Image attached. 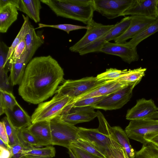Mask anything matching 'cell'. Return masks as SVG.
Wrapping results in <instances>:
<instances>
[{
	"instance_id": "obj_44",
	"label": "cell",
	"mask_w": 158,
	"mask_h": 158,
	"mask_svg": "<svg viewBox=\"0 0 158 158\" xmlns=\"http://www.w3.org/2000/svg\"><path fill=\"white\" fill-rule=\"evenodd\" d=\"M0 147L5 149H9V146L5 143L1 139H0Z\"/></svg>"
},
{
	"instance_id": "obj_38",
	"label": "cell",
	"mask_w": 158,
	"mask_h": 158,
	"mask_svg": "<svg viewBox=\"0 0 158 158\" xmlns=\"http://www.w3.org/2000/svg\"><path fill=\"white\" fill-rule=\"evenodd\" d=\"M25 49L26 42L24 38L16 47L12 57L10 59L14 61L18 60L25 52Z\"/></svg>"
},
{
	"instance_id": "obj_50",
	"label": "cell",
	"mask_w": 158,
	"mask_h": 158,
	"mask_svg": "<svg viewBox=\"0 0 158 158\" xmlns=\"http://www.w3.org/2000/svg\"><path fill=\"white\" fill-rule=\"evenodd\" d=\"M157 110L158 111V107L157 108Z\"/></svg>"
},
{
	"instance_id": "obj_6",
	"label": "cell",
	"mask_w": 158,
	"mask_h": 158,
	"mask_svg": "<svg viewBox=\"0 0 158 158\" xmlns=\"http://www.w3.org/2000/svg\"><path fill=\"white\" fill-rule=\"evenodd\" d=\"M108 80L99 81L96 77H93L77 80H68L59 86L56 93L67 96L73 99L74 101L77 98L104 84Z\"/></svg>"
},
{
	"instance_id": "obj_21",
	"label": "cell",
	"mask_w": 158,
	"mask_h": 158,
	"mask_svg": "<svg viewBox=\"0 0 158 158\" xmlns=\"http://www.w3.org/2000/svg\"><path fill=\"white\" fill-rule=\"evenodd\" d=\"M35 30L32 26L25 38L27 54L26 62L27 64L32 59L38 48L44 43L43 38L37 34Z\"/></svg>"
},
{
	"instance_id": "obj_20",
	"label": "cell",
	"mask_w": 158,
	"mask_h": 158,
	"mask_svg": "<svg viewBox=\"0 0 158 158\" xmlns=\"http://www.w3.org/2000/svg\"><path fill=\"white\" fill-rule=\"evenodd\" d=\"M25 51L20 58L14 61L10 59L8 61L10 67L9 79L12 86L19 85L22 80L27 64Z\"/></svg>"
},
{
	"instance_id": "obj_4",
	"label": "cell",
	"mask_w": 158,
	"mask_h": 158,
	"mask_svg": "<svg viewBox=\"0 0 158 158\" xmlns=\"http://www.w3.org/2000/svg\"><path fill=\"white\" fill-rule=\"evenodd\" d=\"M125 131L129 138L145 145L158 135V120L143 118L131 120Z\"/></svg>"
},
{
	"instance_id": "obj_27",
	"label": "cell",
	"mask_w": 158,
	"mask_h": 158,
	"mask_svg": "<svg viewBox=\"0 0 158 158\" xmlns=\"http://www.w3.org/2000/svg\"><path fill=\"white\" fill-rule=\"evenodd\" d=\"M17 130L19 140L25 147L31 148L42 146L41 143L29 131L27 128Z\"/></svg>"
},
{
	"instance_id": "obj_35",
	"label": "cell",
	"mask_w": 158,
	"mask_h": 158,
	"mask_svg": "<svg viewBox=\"0 0 158 158\" xmlns=\"http://www.w3.org/2000/svg\"><path fill=\"white\" fill-rule=\"evenodd\" d=\"M44 27H51L65 31L68 34H69L70 31H72L83 29H86L87 30L88 28L87 26H84L69 24L48 25L40 23L38 24V27L35 28V29Z\"/></svg>"
},
{
	"instance_id": "obj_47",
	"label": "cell",
	"mask_w": 158,
	"mask_h": 158,
	"mask_svg": "<svg viewBox=\"0 0 158 158\" xmlns=\"http://www.w3.org/2000/svg\"><path fill=\"white\" fill-rule=\"evenodd\" d=\"M156 11L157 16L158 17V0L156 5Z\"/></svg>"
},
{
	"instance_id": "obj_12",
	"label": "cell",
	"mask_w": 158,
	"mask_h": 158,
	"mask_svg": "<svg viewBox=\"0 0 158 158\" xmlns=\"http://www.w3.org/2000/svg\"><path fill=\"white\" fill-rule=\"evenodd\" d=\"M157 108L152 99L146 100L143 98L138 99L135 105L128 110L126 119L131 121L143 118L157 119Z\"/></svg>"
},
{
	"instance_id": "obj_14",
	"label": "cell",
	"mask_w": 158,
	"mask_h": 158,
	"mask_svg": "<svg viewBox=\"0 0 158 158\" xmlns=\"http://www.w3.org/2000/svg\"><path fill=\"white\" fill-rule=\"evenodd\" d=\"M130 25L126 31L120 36L114 40L116 43H124L132 38L146 27L153 22L157 18L137 15L131 16Z\"/></svg>"
},
{
	"instance_id": "obj_8",
	"label": "cell",
	"mask_w": 158,
	"mask_h": 158,
	"mask_svg": "<svg viewBox=\"0 0 158 158\" xmlns=\"http://www.w3.org/2000/svg\"><path fill=\"white\" fill-rule=\"evenodd\" d=\"M131 19V16L126 17L123 19L119 22L114 24L105 35L80 51L78 52L80 55H83L89 53L99 52L106 43L114 40L126 31L130 25Z\"/></svg>"
},
{
	"instance_id": "obj_5",
	"label": "cell",
	"mask_w": 158,
	"mask_h": 158,
	"mask_svg": "<svg viewBox=\"0 0 158 158\" xmlns=\"http://www.w3.org/2000/svg\"><path fill=\"white\" fill-rule=\"evenodd\" d=\"M51 145H58L70 148L71 144L80 139L78 127L63 121L60 116L50 121Z\"/></svg>"
},
{
	"instance_id": "obj_1",
	"label": "cell",
	"mask_w": 158,
	"mask_h": 158,
	"mask_svg": "<svg viewBox=\"0 0 158 158\" xmlns=\"http://www.w3.org/2000/svg\"><path fill=\"white\" fill-rule=\"evenodd\" d=\"M64 75L63 69L51 56L34 57L26 66L19 94L27 102L39 104L56 93Z\"/></svg>"
},
{
	"instance_id": "obj_24",
	"label": "cell",
	"mask_w": 158,
	"mask_h": 158,
	"mask_svg": "<svg viewBox=\"0 0 158 158\" xmlns=\"http://www.w3.org/2000/svg\"><path fill=\"white\" fill-rule=\"evenodd\" d=\"M113 133L118 143L123 148L128 158H133L135 151L131 145L129 138L121 127H112Z\"/></svg>"
},
{
	"instance_id": "obj_16",
	"label": "cell",
	"mask_w": 158,
	"mask_h": 158,
	"mask_svg": "<svg viewBox=\"0 0 158 158\" xmlns=\"http://www.w3.org/2000/svg\"><path fill=\"white\" fill-rule=\"evenodd\" d=\"M158 0H134L131 6L122 16L137 15L157 18L156 8Z\"/></svg>"
},
{
	"instance_id": "obj_22",
	"label": "cell",
	"mask_w": 158,
	"mask_h": 158,
	"mask_svg": "<svg viewBox=\"0 0 158 158\" xmlns=\"http://www.w3.org/2000/svg\"><path fill=\"white\" fill-rule=\"evenodd\" d=\"M18 10L15 6L9 5L0 8V32L5 33L17 19Z\"/></svg>"
},
{
	"instance_id": "obj_32",
	"label": "cell",
	"mask_w": 158,
	"mask_h": 158,
	"mask_svg": "<svg viewBox=\"0 0 158 158\" xmlns=\"http://www.w3.org/2000/svg\"><path fill=\"white\" fill-rule=\"evenodd\" d=\"M80 148L94 155L102 158H105L104 155L92 144L81 139L73 142L71 144L70 148Z\"/></svg>"
},
{
	"instance_id": "obj_39",
	"label": "cell",
	"mask_w": 158,
	"mask_h": 158,
	"mask_svg": "<svg viewBox=\"0 0 158 158\" xmlns=\"http://www.w3.org/2000/svg\"><path fill=\"white\" fill-rule=\"evenodd\" d=\"M77 158H102L77 148H70Z\"/></svg>"
},
{
	"instance_id": "obj_40",
	"label": "cell",
	"mask_w": 158,
	"mask_h": 158,
	"mask_svg": "<svg viewBox=\"0 0 158 158\" xmlns=\"http://www.w3.org/2000/svg\"><path fill=\"white\" fill-rule=\"evenodd\" d=\"M0 139L9 146V139L6 127L4 123L2 120L0 122Z\"/></svg>"
},
{
	"instance_id": "obj_26",
	"label": "cell",
	"mask_w": 158,
	"mask_h": 158,
	"mask_svg": "<svg viewBox=\"0 0 158 158\" xmlns=\"http://www.w3.org/2000/svg\"><path fill=\"white\" fill-rule=\"evenodd\" d=\"M157 31L158 17L153 22L126 43L130 46L136 48L137 46L142 41Z\"/></svg>"
},
{
	"instance_id": "obj_23",
	"label": "cell",
	"mask_w": 158,
	"mask_h": 158,
	"mask_svg": "<svg viewBox=\"0 0 158 158\" xmlns=\"http://www.w3.org/2000/svg\"><path fill=\"white\" fill-rule=\"evenodd\" d=\"M41 2L39 0H20L18 10L37 23L40 20V11L42 8Z\"/></svg>"
},
{
	"instance_id": "obj_43",
	"label": "cell",
	"mask_w": 158,
	"mask_h": 158,
	"mask_svg": "<svg viewBox=\"0 0 158 158\" xmlns=\"http://www.w3.org/2000/svg\"><path fill=\"white\" fill-rule=\"evenodd\" d=\"M149 142L152 143L158 147V135L150 140Z\"/></svg>"
},
{
	"instance_id": "obj_25",
	"label": "cell",
	"mask_w": 158,
	"mask_h": 158,
	"mask_svg": "<svg viewBox=\"0 0 158 158\" xmlns=\"http://www.w3.org/2000/svg\"><path fill=\"white\" fill-rule=\"evenodd\" d=\"M22 16L24 20L23 23L11 45L9 47L5 66L12 57L16 47L22 40L25 38L28 33L30 27L32 26L29 21V18L28 16L27 15L25 16L23 15Z\"/></svg>"
},
{
	"instance_id": "obj_34",
	"label": "cell",
	"mask_w": 158,
	"mask_h": 158,
	"mask_svg": "<svg viewBox=\"0 0 158 158\" xmlns=\"http://www.w3.org/2000/svg\"><path fill=\"white\" fill-rule=\"evenodd\" d=\"M2 121L4 123L6 127L9 139V146L17 143H22L18 137L17 129L11 125L7 118L6 116L4 117Z\"/></svg>"
},
{
	"instance_id": "obj_11",
	"label": "cell",
	"mask_w": 158,
	"mask_h": 158,
	"mask_svg": "<svg viewBox=\"0 0 158 158\" xmlns=\"http://www.w3.org/2000/svg\"><path fill=\"white\" fill-rule=\"evenodd\" d=\"M90 106L74 107L71 104L68 106L60 115L61 120L75 126L77 124L88 122L97 117V113Z\"/></svg>"
},
{
	"instance_id": "obj_3",
	"label": "cell",
	"mask_w": 158,
	"mask_h": 158,
	"mask_svg": "<svg viewBox=\"0 0 158 158\" xmlns=\"http://www.w3.org/2000/svg\"><path fill=\"white\" fill-rule=\"evenodd\" d=\"M73 100L66 95L56 93L50 101L39 104L31 116L32 123L50 121L61 115Z\"/></svg>"
},
{
	"instance_id": "obj_19",
	"label": "cell",
	"mask_w": 158,
	"mask_h": 158,
	"mask_svg": "<svg viewBox=\"0 0 158 158\" xmlns=\"http://www.w3.org/2000/svg\"><path fill=\"white\" fill-rule=\"evenodd\" d=\"M27 128L41 143L42 146L51 145L50 121H43L32 123Z\"/></svg>"
},
{
	"instance_id": "obj_45",
	"label": "cell",
	"mask_w": 158,
	"mask_h": 158,
	"mask_svg": "<svg viewBox=\"0 0 158 158\" xmlns=\"http://www.w3.org/2000/svg\"><path fill=\"white\" fill-rule=\"evenodd\" d=\"M69 153L70 158H77L70 148L68 149Z\"/></svg>"
},
{
	"instance_id": "obj_41",
	"label": "cell",
	"mask_w": 158,
	"mask_h": 158,
	"mask_svg": "<svg viewBox=\"0 0 158 158\" xmlns=\"http://www.w3.org/2000/svg\"><path fill=\"white\" fill-rule=\"evenodd\" d=\"M20 0H0V8L10 5L19 8Z\"/></svg>"
},
{
	"instance_id": "obj_13",
	"label": "cell",
	"mask_w": 158,
	"mask_h": 158,
	"mask_svg": "<svg viewBox=\"0 0 158 158\" xmlns=\"http://www.w3.org/2000/svg\"><path fill=\"white\" fill-rule=\"evenodd\" d=\"M99 52L118 56L124 61L129 64L138 60L139 58L136 48L129 46L126 42L124 43L107 42Z\"/></svg>"
},
{
	"instance_id": "obj_29",
	"label": "cell",
	"mask_w": 158,
	"mask_h": 158,
	"mask_svg": "<svg viewBox=\"0 0 158 158\" xmlns=\"http://www.w3.org/2000/svg\"><path fill=\"white\" fill-rule=\"evenodd\" d=\"M56 150L52 146H47L43 148H31L25 151L26 155H30L44 158H52L56 155Z\"/></svg>"
},
{
	"instance_id": "obj_48",
	"label": "cell",
	"mask_w": 158,
	"mask_h": 158,
	"mask_svg": "<svg viewBox=\"0 0 158 158\" xmlns=\"http://www.w3.org/2000/svg\"><path fill=\"white\" fill-rule=\"evenodd\" d=\"M126 158H128L127 155L126 156Z\"/></svg>"
},
{
	"instance_id": "obj_18",
	"label": "cell",
	"mask_w": 158,
	"mask_h": 158,
	"mask_svg": "<svg viewBox=\"0 0 158 158\" xmlns=\"http://www.w3.org/2000/svg\"><path fill=\"white\" fill-rule=\"evenodd\" d=\"M132 84H133L115 80H108L104 84L77 98L73 102L89 98L107 96L125 85Z\"/></svg>"
},
{
	"instance_id": "obj_37",
	"label": "cell",
	"mask_w": 158,
	"mask_h": 158,
	"mask_svg": "<svg viewBox=\"0 0 158 158\" xmlns=\"http://www.w3.org/2000/svg\"><path fill=\"white\" fill-rule=\"evenodd\" d=\"M30 148H27L21 143H17L9 146V149L11 152L12 158H25V151Z\"/></svg>"
},
{
	"instance_id": "obj_15",
	"label": "cell",
	"mask_w": 158,
	"mask_h": 158,
	"mask_svg": "<svg viewBox=\"0 0 158 158\" xmlns=\"http://www.w3.org/2000/svg\"><path fill=\"white\" fill-rule=\"evenodd\" d=\"M78 127V135L80 138L92 144L103 154L110 145L109 137L100 132L98 128Z\"/></svg>"
},
{
	"instance_id": "obj_17",
	"label": "cell",
	"mask_w": 158,
	"mask_h": 158,
	"mask_svg": "<svg viewBox=\"0 0 158 158\" xmlns=\"http://www.w3.org/2000/svg\"><path fill=\"white\" fill-rule=\"evenodd\" d=\"M4 113L11 125L17 129L27 128L32 124L31 117L18 103L12 110L5 109Z\"/></svg>"
},
{
	"instance_id": "obj_42",
	"label": "cell",
	"mask_w": 158,
	"mask_h": 158,
	"mask_svg": "<svg viewBox=\"0 0 158 158\" xmlns=\"http://www.w3.org/2000/svg\"><path fill=\"white\" fill-rule=\"evenodd\" d=\"M0 158H12V155L9 149L0 147Z\"/></svg>"
},
{
	"instance_id": "obj_28",
	"label": "cell",
	"mask_w": 158,
	"mask_h": 158,
	"mask_svg": "<svg viewBox=\"0 0 158 158\" xmlns=\"http://www.w3.org/2000/svg\"><path fill=\"white\" fill-rule=\"evenodd\" d=\"M18 103L12 92L0 89V115L4 114L5 109L12 110Z\"/></svg>"
},
{
	"instance_id": "obj_36",
	"label": "cell",
	"mask_w": 158,
	"mask_h": 158,
	"mask_svg": "<svg viewBox=\"0 0 158 158\" xmlns=\"http://www.w3.org/2000/svg\"><path fill=\"white\" fill-rule=\"evenodd\" d=\"M106 96L89 98L73 102L71 104L74 107H84L94 106Z\"/></svg>"
},
{
	"instance_id": "obj_7",
	"label": "cell",
	"mask_w": 158,
	"mask_h": 158,
	"mask_svg": "<svg viewBox=\"0 0 158 158\" xmlns=\"http://www.w3.org/2000/svg\"><path fill=\"white\" fill-rule=\"evenodd\" d=\"M138 84L134 83L124 86L118 90L110 94L94 105L90 106L96 109L104 110L120 109L130 100L134 87Z\"/></svg>"
},
{
	"instance_id": "obj_9",
	"label": "cell",
	"mask_w": 158,
	"mask_h": 158,
	"mask_svg": "<svg viewBox=\"0 0 158 158\" xmlns=\"http://www.w3.org/2000/svg\"><path fill=\"white\" fill-rule=\"evenodd\" d=\"M134 0H93L96 11L109 19L122 16Z\"/></svg>"
},
{
	"instance_id": "obj_31",
	"label": "cell",
	"mask_w": 158,
	"mask_h": 158,
	"mask_svg": "<svg viewBox=\"0 0 158 158\" xmlns=\"http://www.w3.org/2000/svg\"><path fill=\"white\" fill-rule=\"evenodd\" d=\"M133 158H158V147L151 142L143 145L141 149L135 151Z\"/></svg>"
},
{
	"instance_id": "obj_46",
	"label": "cell",
	"mask_w": 158,
	"mask_h": 158,
	"mask_svg": "<svg viewBox=\"0 0 158 158\" xmlns=\"http://www.w3.org/2000/svg\"><path fill=\"white\" fill-rule=\"evenodd\" d=\"M25 158H44L30 155H26Z\"/></svg>"
},
{
	"instance_id": "obj_10",
	"label": "cell",
	"mask_w": 158,
	"mask_h": 158,
	"mask_svg": "<svg viewBox=\"0 0 158 158\" xmlns=\"http://www.w3.org/2000/svg\"><path fill=\"white\" fill-rule=\"evenodd\" d=\"M114 25H105L97 23L93 19L87 25L88 28L84 36L69 48L72 52H79L81 50L103 36Z\"/></svg>"
},
{
	"instance_id": "obj_33",
	"label": "cell",
	"mask_w": 158,
	"mask_h": 158,
	"mask_svg": "<svg viewBox=\"0 0 158 158\" xmlns=\"http://www.w3.org/2000/svg\"><path fill=\"white\" fill-rule=\"evenodd\" d=\"M130 70H120L111 68L107 69L105 72L98 75L96 77L99 81L115 80L128 73Z\"/></svg>"
},
{
	"instance_id": "obj_2",
	"label": "cell",
	"mask_w": 158,
	"mask_h": 158,
	"mask_svg": "<svg viewBox=\"0 0 158 158\" xmlns=\"http://www.w3.org/2000/svg\"><path fill=\"white\" fill-rule=\"evenodd\" d=\"M57 16L72 19L86 25L93 19V0H40Z\"/></svg>"
},
{
	"instance_id": "obj_49",
	"label": "cell",
	"mask_w": 158,
	"mask_h": 158,
	"mask_svg": "<svg viewBox=\"0 0 158 158\" xmlns=\"http://www.w3.org/2000/svg\"><path fill=\"white\" fill-rule=\"evenodd\" d=\"M157 118H158V115L157 117Z\"/></svg>"
},
{
	"instance_id": "obj_30",
	"label": "cell",
	"mask_w": 158,
	"mask_h": 158,
	"mask_svg": "<svg viewBox=\"0 0 158 158\" xmlns=\"http://www.w3.org/2000/svg\"><path fill=\"white\" fill-rule=\"evenodd\" d=\"M146 68L140 67L130 70L128 73L115 80L126 82L130 84H139L145 75Z\"/></svg>"
}]
</instances>
